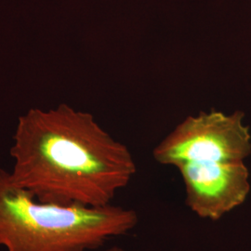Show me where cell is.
Returning a JSON list of instances; mask_svg holds the SVG:
<instances>
[{"label":"cell","mask_w":251,"mask_h":251,"mask_svg":"<svg viewBox=\"0 0 251 251\" xmlns=\"http://www.w3.org/2000/svg\"><path fill=\"white\" fill-rule=\"evenodd\" d=\"M106 251H125L122 248H119V247H112L110 249H108Z\"/></svg>","instance_id":"5b68a950"},{"label":"cell","mask_w":251,"mask_h":251,"mask_svg":"<svg viewBox=\"0 0 251 251\" xmlns=\"http://www.w3.org/2000/svg\"><path fill=\"white\" fill-rule=\"evenodd\" d=\"M138 225L133 209L41 202L0 168V247L6 251H90Z\"/></svg>","instance_id":"7a4b0ae2"},{"label":"cell","mask_w":251,"mask_h":251,"mask_svg":"<svg viewBox=\"0 0 251 251\" xmlns=\"http://www.w3.org/2000/svg\"><path fill=\"white\" fill-rule=\"evenodd\" d=\"M12 179L41 202L112 204L137 171L125 144L94 117L67 104L31 108L19 117L10 148Z\"/></svg>","instance_id":"6da1fadb"},{"label":"cell","mask_w":251,"mask_h":251,"mask_svg":"<svg viewBox=\"0 0 251 251\" xmlns=\"http://www.w3.org/2000/svg\"><path fill=\"white\" fill-rule=\"evenodd\" d=\"M175 169L183 182L186 206L201 219L221 220L241 206L251 192L245 162L182 163Z\"/></svg>","instance_id":"277c9868"},{"label":"cell","mask_w":251,"mask_h":251,"mask_svg":"<svg viewBox=\"0 0 251 251\" xmlns=\"http://www.w3.org/2000/svg\"><path fill=\"white\" fill-rule=\"evenodd\" d=\"M251 153L244 113L211 110L182 120L155 146L152 155L157 163L175 168L182 163L245 162Z\"/></svg>","instance_id":"3957f363"}]
</instances>
